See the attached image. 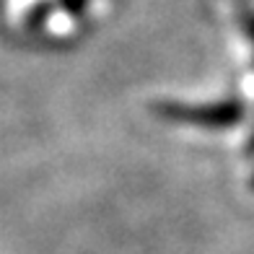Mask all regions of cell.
<instances>
[{
  "label": "cell",
  "instance_id": "2",
  "mask_svg": "<svg viewBox=\"0 0 254 254\" xmlns=\"http://www.w3.org/2000/svg\"><path fill=\"white\" fill-rule=\"evenodd\" d=\"M50 13H52V3H50V0H42L39 5H34V8L29 10V16H26V24H29L31 29H39V26H44V24H47Z\"/></svg>",
  "mask_w": 254,
  "mask_h": 254
},
{
  "label": "cell",
  "instance_id": "3",
  "mask_svg": "<svg viewBox=\"0 0 254 254\" xmlns=\"http://www.w3.org/2000/svg\"><path fill=\"white\" fill-rule=\"evenodd\" d=\"M241 24H244L247 37H249L252 44H254V13H252V10H244V16H241ZM247 151L254 153V132H252V137H249V148H247Z\"/></svg>",
  "mask_w": 254,
  "mask_h": 254
},
{
  "label": "cell",
  "instance_id": "4",
  "mask_svg": "<svg viewBox=\"0 0 254 254\" xmlns=\"http://www.w3.org/2000/svg\"><path fill=\"white\" fill-rule=\"evenodd\" d=\"M60 5H63V10H67L70 16H80V13L86 10L88 0H60Z\"/></svg>",
  "mask_w": 254,
  "mask_h": 254
},
{
  "label": "cell",
  "instance_id": "1",
  "mask_svg": "<svg viewBox=\"0 0 254 254\" xmlns=\"http://www.w3.org/2000/svg\"><path fill=\"white\" fill-rule=\"evenodd\" d=\"M153 114H158L166 122H182V125H197L205 130H228L244 120V101L241 99H226L215 104H179V101H158L153 104Z\"/></svg>",
  "mask_w": 254,
  "mask_h": 254
},
{
  "label": "cell",
  "instance_id": "5",
  "mask_svg": "<svg viewBox=\"0 0 254 254\" xmlns=\"http://www.w3.org/2000/svg\"><path fill=\"white\" fill-rule=\"evenodd\" d=\"M252 192H254V177H252Z\"/></svg>",
  "mask_w": 254,
  "mask_h": 254
}]
</instances>
